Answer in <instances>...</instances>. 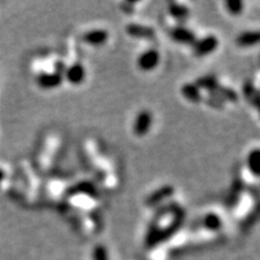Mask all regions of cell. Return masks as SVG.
Here are the masks:
<instances>
[{
  "label": "cell",
  "mask_w": 260,
  "mask_h": 260,
  "mask_svg": "<svg viewBox=\"0 0 260 260\" xmlns=\"http://www.w3.org/2000/svg\"><path fill=\"white\" fill-rule=\"evenodd\" d=\"M218 38L214 35L205 37L193 44V50L197 57H205L214 52L218 47Z\"/></svg>",
  "instance_id": "obj_1"
},
{
  "label": "cell",
  "mask_w": 260,
  "mask_h": 260,
  "mask_svg": "<svg viewBox=\"0 0 260 260\" xmlns=\"http://www.w3.org/2000/svg\"><path fill=\"white\" fill-rule=\"evenodd\" d=\"M152 114L149 111L140 112L135 119L133 124V132L138 137H143L150 131L152 126Z\"/></svg>",
  "instance_id": "obj_2"
},
{
  "label": "cell",
  "mask_w": 260,
  "mask_h": 260,
  "mask_svg": "<svg viewBox=\"0 0 260 260\" xmlns=\"http://www.w3.org/2000/svg\"><path fill=\"white\" fill-rule=\"evenodd\" d=\"M159 63V53L154 50L150 49L144 51L141 56L138 58V66L142 71L149 72L154 70Z\"/></svg>",
  "instance_id": "obj_3"
},
{
  "label": "cell",
  "mask_w": 260,
  "mask_h": 260,
  "mask_svg": "<svg viewBox=\"0 0 260 260\" xmlns=\"http://www.w3.org/2000/svg\"><path fill=\"white\" fill-rule=\"evenodd\" d=\"M62 81H63L62 73H58V72L42 73L37 78L38 85L45 89L57 88L58 86L61 85Z\"/></svg>",
  "instance_id": "obj_4"
},
{
  "label": "cell",
  "mask_w": 260,
  "mask_h": 260,
  "mask_svg": "<svg viewBox=\"0 0 260 260\" xmlns=\"http://www.w3.org/2000/svg\"><path fill=\"white\" fill-rule=\"evenodd\" d=\"M64 77L72 85H79L85 81L86 71L81 63H75L64 70Z\"/></svg>",
  "instance_id": "obj_5"
},
{
  "label": "cell",
  "mask_w": 260,
  "mask_h": 260,
  "mask_svg": "<svg viewBox=\"0 0 260 260\" xmlns=\"http://www.w3.org/2000/svg\"><path fill=\"white\" fill-rule=\"evenodd\" d=\"M170 36L176 42L185 45H193L196 42L194 33L184 26H175L170 32Z\"/></svg>",
  "instance_id": "obj_6"
},
{
  "label": "cell",
  "mask_w": 260,
  "mask_h": 260,
  "mask_svg": "<svg viewBox=\"0 0 260 260\" xmlns=\"http://www.w3.org/2000/svg\"><path fill=\"white\" fill-rule=\"evenodd\" d=\"M109 38V33L104 30H92L84 35V41L92 46H101Z\"/></svg>",
  "instance_id": "obj_7"
},
{
  "label": "cell",
  "mask_w": 260,
  "mask_h": 260,
  "mask_svg": "<svg viewBox=\"0 0 260 260\" xmlns=\"http://www.w3.org/2000/svg\"><path fill=\"white\" fill-rule=\"evenodd\" d=\"M127 33L130 36L137 38H151L154 36L153 29L140 24H129L127 26Z\"/></svg>",
  "instance_id": "obj_8"
},
{
  "label": "cell",
  "mask_w": 260,
  "mask_h": 260,
  "mask_svg": "<svg viewBox=\"0 0 260 260\" xmlns=\"http://www.w3.org/2000/svg\"><path fill=\"white\" fill-rule=\"evenodd\" d=\"M182 95L185 99H188L189 101L194 102V103H198L199 101H202V93H201V89L195 84H186L182 87L181 89Z\"/></svg>",
  "instance_id": "obj_9"
},
{
  "label": "cell",
  "mask_w": 260,
  "mask_h": 260,
  "mask_svg": "<svg viewBox=\"0 0 260 260\" xmlns=\"http://www.w3.org/2000/svg\"><path fill=\"white\" fill-rule=\"evenodd\" d=\"M236 43L239 47L247 48V47L255 46L259 43V33L258 32H245L239 35L236 39Z\"/></svg>",
  "instance_id": "obj_10"
},
{
  "label": "cell",
  "mask_w": 260,
  "mask_h": 260,
  "mask_svg": "<svg viewBox=\"0 0 260 260\" xmlns=\"http://www.w3.org/2000/svg\"><path fill=\"white\" fill-rule=\"evenodd\" d=\"M172 192H173V190H172L171 186H169V185L163 186V188L158 189L154 193H152V194L148 198V204L149 205H156L159 202H162L164 198L169 197L172 194Z\"/></svg>",
  "instance_id": "obj_11"
},
{
  "label": "cell",
  "mask_w": 260,
  "mask_h": 260,
  "mask_svg": "<svg viewBox=\"0 0 260 260\" xmlns=\"http://www.w3.org/2000/svg\"><path fill=\"white\" fill-rule=\"evenodd\" d=\"M169 13L172 19L179 20V21H184L189 16V9L182 4L171 3L169 5Z\"/></svg>",
  "instance_id": "obj_12"
},
{
  "label": "cell",
  "mask_w": 260,
  "mask_h": 260,
  "mask_svg": "<svg viewBox=\"0 0 260 260\" xmlns=\"http://www.w3.org/2000/svg\"><path fill=\"white\" fill-rule=\"evenodd\" d=\"M203 224L205 228L209 231H218L222 226V221L217 214L209 212V214L204 217Z\"/></svg>",
  "instance_id": "obj_13"
},
{
  "label": "cell",
  "mask_w": 260,
  "mask_h": 260,
  "mask_svg": "<svg viewBox=\"0 0 260 260\" xmlns=\"http://www.w3.org/2000/svg\"><path fill=\"white\" fill-rule=\"evenodd\" d=\"M247 165L250 172L254 176H258L260 171V155H259V150L255 149L249 153L247 157Z\"/></svg>",
  "instance_id": "obj_14"
},
{
  "label": "cell",
  "mask_w": 260,
  "mask_h": 260,
  "mask_svg": "<svg viewBox=\"0 0 260 260\" xmlns=\"http://www.w3.org/2000/svg\"><path fill=\"white\" fill-rule=\"evenodd\" d=\"M226 10H228L231 15L237 16L243 11L244 4L242 2H238V0H230V2L225 3Z\"/></svg>",
  "instance_id": "obj_15"
},
{
  "label": "cell",
  "mask_w": 260,
  "mask_h": 260,
  "mask_svg": "<svg viewBox=\"0 0 260 260\" xmlns=\"http://www.w3.org/2000/svg\"><path fill=\"white\" fill-rule=\"evenodd\" d=\"M4 178H5V172H4L3 169H0V183H2Z\"/></svg>",
  "instance_id": "obj_16"
}]
</instances>
